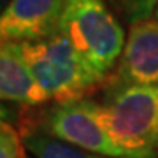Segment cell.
Returning <instances> with one entry per match:
<instances>
[{"instance_id": "obj_4", "label": "cell", "mask_w": 158, "mask_h": 158, "mask_svg": "<svg viewBox=\"0 0 158 158\" xmlns=\"http://www.w3.org/2000/svg\"><path fill=\"white\" fill-rule=\"evenodd\" d=\"M35 128L69 146L109 158H130L119 142L109 134L95 113V100L55 102L44 109Z\"/></svg>"}, {"instance_id": "obj_12", "label": "cell", "mask_w": 158, "mask_h": 158, "mask_svg": "<svg viewBox=\"0 0 158 158\" xmlns=\"http://www.w3.org/2000/svg\"><path fill=\"white\" fill-rule=\"evenodd\" d=\"M9 2H11V0H0V14H2V11L7 7V4H9Z\"/></svg>"}, {"instance_id": "obj_10", "label": "cell", "mask_w": 158, "mask_h": 158, "mask_svg": "<svg viewBox=\"0 0 158 158\" xmlns=\"http://www.w3.org/2000/svg\"><path fill=\"white\" fill-rule=\"evenodd\" d=\"M27 149L23 137L12 125L6 123L0 127V158H23Z\"/></svg>"}, {"instance_id": "obj_11", "label": "cell", "mask_w": 158, "mask_h": 158, "mask_svg": "<svg viewBox=\"0 0 158 158\" xmlns=\"http://www.w3.org/2000/svg\"><path fill=\"white\" fill-rule=\"evenodd\" d=\"M6 123H9V109L0 104V127Z\"/></svg>"}, {"instance_id": "obj_2", "label": "cell", "mask_w": 158, "mask_h": 158, "mask_svg": "<svg viewBox=\"0 0 158 158\" xmlns=\"http://www.w3.org/2000/svg\"><path fill=\"white\" fill-rule=\"evenodd\" d=\"M60 34L104 79L114 70L127 39L123 23L104 0H65Z\"/></svg>"}, {"instance_id": "obj_6", "label": "cell", "mask_w": 158, "mask_h": 158, "mask_svg": "<svg viewBox=\"0 0 158 158\" xmlns=\"http://www.w3.org/2000/svg\"><path fill=\"white\" fill-rule=\"evenodd\" d=\"M65 0H11L0 14V39L34 42L60 34Z\"/></svg>"}, {"instance_id": "obj_8", "label": "cell", "mask_w": 158, "mask_h": 158, "mask_svg": "<svg viewBox=\"0 0 158 158\" xmlns=\"http://www.w3.org/2000/svg\"><path fill=\"white\" fill-rule=\"evenodd\" d=\"M21 137L27 153H30L34 158H109L69 146L35 127H25Z\"/></svg>"}, {"instance_id": "obj_5", "label": "cell", "mask_w": 158, "mask_h": 158, "mask_svg": "<svg viewBox=\"0 0 158 158\" xmlns=\"http://www.w3.org/2000/svg\"><path fill=\"white\" fill-rule=\"evenodd\" d=\"M119 86H158V18L130 25L111 76V88Z\"/></svg>"}, {"instance_id": "obj_3", "label": "cell", "mask_w": 158, "mask_h": 158, "mask_svg": "<svg viewBox=\"0 0 158 158\" xmlns=\"http://www.w3.org/2000/svg\"><path fill=\"white\" fill-rule=\"evenodd\" d=\"M21 46L35 81L49 100H83L104 81L63 34L34 42H21Z\"/></svg>"}, {"instance_id": "obj_13", "label": "cell", "mask_w": 158, "mask_h": 158, "mask_svg": "<svg viewBox=\"0 0 158 158\" xmlns=\"http://www.w3.org/2000/svg\"><path fill=\"white\" fill-rule=\"evenodd\" d=\"M155 18H158V4H156V11H155Z\"/></svg>"}, {"instance_id": "obj_14", "label": "cell", "mask_w": 158, "mask_h": 158, "mask_svg": "<svg viewBox=\"0 0 158 158\" xmlns=\"http://www.w3.org/2000/svg\"><path fill=\"white\" fill-rule=\"evenodd\" d=\"M23 158H28V156H23Z\"/></svg>"}, {"instance_id": "obj_9", "label": "cell", "mask_w": 158, "mask_h": 158, "mask_svg": "<svg viewBox=\"0 0 158 158\" xmlns=\"http://www.w3.org/2000/svg\"><path fill=\"white\" fill-rule=\"evenodd\" d=\"M104 2L111 7L114 16L128 27L151 18L158 4V0H104Z\"/></svg>"}, {"instance_id": "obj_1", "label": "cell", "mask_w": 158, "mask_h": 158, "mask_svg": "<svg viewBox=\"0 0 158 158\" xmlns=\"http://www.w3.org/2000/svg\"><path fill=\"white\" fill-rule=\"evenodd\" d=\"M95 113L130 158H158V86L111 88Z\"/></svg>"}, {"instance_id": "obj_7", "label": "cell", "mask_w": 158, "mask_h": 158, "mask_svg": "<svg viewBox=\"0 0 158 158\" xmlns=\"http://www.w3.org/2000/svg\"><path fill=\"white\" fill-rule=\"evenodd\" d=\"M48 100L30 70L21 42L0 39V102L35 107Z\"/></svg>"}]
</instances>
